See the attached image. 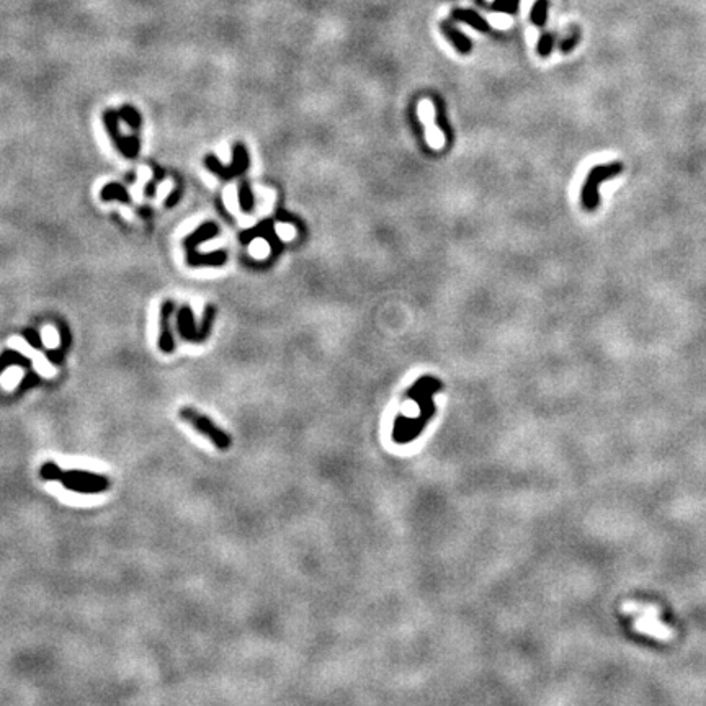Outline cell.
<instances>
[{
  "label": "cell",
  "mask_w": 706,
  "mask_h": 706,
  "mask_svg": "<svg viewBox=\"0 0 706 706\" xmlns=\"http://www.w3.org/2000/svg\"><path fill=\"white\" fill-rule=\"evenodd\" d=\"M39 477L43 481H59L61 486L77 494H100L110 489V479L103 474L87 470H63L53 461H46L39 468Z\"/></svg>",
  "instance_id": "obj_1"
},
{
  "label": "cell",
  "mask_w": 706,
  "mask_h": 706,
  "mask_svg": "<svg viewBox=\"0 0 706 706\" xmlns=\"http://www.w3.org/2000/svg\"><path fill=\"white\" fill-rule=\"evenodd\" d=\"M625 616L633 618V626L638 633L661 643L672 641L675 636L674 628L662 621L661 610L652 604H639V602H625L621 607Z\"/></svg>",
  "instance_id": "obj_2"
},
{
  "label": "cell",
  "mask_w": 706,
  "mask_h": 706,
  "mask_svg": "<svg viewBox=\"0 0 706 706\" xmlns=\"http://www.w3.org/2000/svg\"><path fill=\"white\" fill-rule=\"evenodd\" d=\"M178 417H180V420L185 422V424L193 427V429L197 430L200 435L208 438V440L213 443V445L218 448L219 451L229 450L231 445H233V438H231L228 432H226L224 429H221L219 425H216L208 415L198 412L197 409H195V407L182 406L178 409Z\"/></svg>",
  "instance_id": "obj_3"
},
{
  "label": "cell",
  "mask_w": 706,
  "mask_h": 706,
  "mask_svg": "<svg viewBox=\"0 0 706 706\" xmlns=\"http://www.w3.org/2000/svg\"><path fill=\"white\" fill-rule=\"evenodd\" d=\"M621 172H623L621 162H610V164H602V166H595L589 174H587L585 182L582 185V192H580V202L585 211H590L592 213V211L599 208L600 183L618 177Z\"/></svg>",
  "instance_id": "obj_4"
},
{
  "label": "cell",
  "mask_w": 706,
  "mask_h": 706,
  "mask_svg": "<svg viewBox=\"0 0 706 706\" xmlns=\"http://www.w3.org/2000/svg\"><path fill=\"white\" fill-rule=\"evenodd\" d=\"M249 154H247L245 151V147H244V144H241V142H237L234 149H233V164L231 166H223L218 161V157L213 156V154H208V156L205 157V166L209 169V172H213L218 175V177L221 178H224V180H231V178H234L236 175H239L242 172H245L247 167H249Z\"/></svg>",
  "instance_id": "obj_5"
},
{
  "label": "cell",
  "mask_w": 706,
  "mask_h": 706,
  "mask_svg": "<svg viewBox=\"0 0 706 706\" xmlns=\"http://www.w3.org/2000/svg\"><path fill=\"white\" fill-rule=\"evenodd\" d=\"M103 121H105L108 133H110V136L113 139V142H115V146L120 149V151L125 154L128 159L136 157L138 151H139V139L136 136H130V138L121 136L120 126H118V123H120L118 111H113V110L105 111L103 113Z\"/></svg>",
  "instance_id": "obj_6"
},
{
  "label": "cell",
  "mask_w": 706,
  "mask_h": 706,
  "mask_svg": "<svg viewBox=\"0 0 706 706\" xmlns=\"http://www.w3.org/2000/svg\"><path fill=\"white\" fill-rule=\"evenodd\" d=\"M174 303L166 301L161 308V336H159V348L164 353H172L175 350V340L170 329V317L174 312Z\"/></svg>",
  "instance_id": "obj_7"
},
{
  "label": "cell",
  "mask_w": 706,
  "mask_h": 706,
  "mask_svg": "<svg viewBox=\"0 0 706 706\" xmlns=\"http://www.w3.org/2000/svg\"><path fill=\"white\" fill-rule=\"evenodd\" d=\"M177 329L180 336H182L183 340H187V342H205L200 329L195 326L193 311L190 306H183L180 309L177 316Z\"/></svg>",
  "instance_id": "obj_8"
},
{
  "label": "cell",
  "mask_w": 706,
  "mask_h": 706,
  "mask_svg": "<svg viewBox=\"0 0 706 706\" xmlns=\"http://www.w3.org/2000/svg\"><path fill=\"white\" fill-rule=\"evenodd\" d=\"M218 234H219V228L214 223H211V221L209 223H205V224L200 226L197 231H193V233L183 241L185 249H187V255L193 254L200 244H203V242H206V241L214 239V237Z\"/></svg>",
  "instance_id": "obj_9"
},
{
  "label": "cell",
  "mask_w": 706,
  "mask_h": 706,
  "mask_svg": "<svg viewBox=\"0 0 706 706\" xmlns=\"http://www.w3.org/2000/svg\"><path fill=\"white\" fill-rule=\"evenodd\" d=\"M442 33L446 36V39L450 41L453 48H455L460 54H470L473 51V43L468 36L460 32L456 27H453L450 22H442L440 23Z\"/></svg>",
  "instance_id": "obj_10"
},
{
  "label": "cell",
  "mask_w": 706,
  "mask_h": 706,
  "mask_svg": "<svg viewBox=\"0 0 706 706\" xmlns=\"http://www.w3.org/2000/svg\"><path fill=\"white\" fill-rule=\"evenodd\" d=\"M451 18L456 20V22L470 25L471 28L477 30V32L481 33H487L489 30H491L486 20H484L477 12H474V10L470 8H455L451 12Z\"/></svg>",
  "instance_id": "obj_11"
},
{
  "label": "cell",
  "mask_w": 706,
  "mask_h": 706,
  "mask_svg": "<svg viewBox=\"0 0 706 706\" xmlns=\"http://www.w3.org/2000/svg\"><path fill=\"white\" fill-rule=\"evenodd\" d=\"M33 365L32 358L25 357L23 353H20L18 350L7 348L0 353V373H4L5 370L10 367H20V368H30Z\"/></svg>",
  "instance_id": "obj_12"
},
{
  "label": "cell",
  "mask_w": 706,
  "mask_h": 706,
  "mask_svg": "<svg viewBox=\"0 0 706 706\" xmlns=\"http://www.w3.org/2000/svg\"><path fill=\"white\" fill-rule=\"evenodd\" d=\"M275 236L276 234H275V231H273V228H272V221H265V223H260L259 226H255L254 229L244 231V233L241 234V242H242V244H249V242L252 239H254V237H265V239L269 241L270 244L280 247V244H278V239H276Z\"/></svg>",
  "instance_id": "obj_13"
},
{
  "label": "cell",
  "mask_w": 706,
  "mask_h": 706,
  "mask_svg": "<svg viewBox=\"0 0 706 706\" xmlns=\"http://www.w3.org/2000/svg\"><path fill=\"white\" fill-rule=\"evenodd\" d=\"M100 195H102L103 202H111V200H118V202H121V203H125V205H130L131 203V198H130V195H128L126 188L123 187V185H120V183L106 185V187L102 190Z\"/></svg>",
  "instance_id": "obj_14"
},
{
  "label": "cell",
  "mask_w": 706,
  "mask_h": 706,
  "mask_svg": "<svg viewBox=\"0 0 706 706\" xmlns=\"http://www.w3.org/2000/svg\"><path fill=\"white\" fill-rule=\"evenodd\" d=\"M548 10H549V0H537L533 4L532 12H530V20L535 27H544L546 20H548Z\"/></svg>",
  "instance_id": "obj_15"
},
{
  "label": "cell",
  "mask_w": 706,
  "mask_h": 706,
  "mask_svg": "<svg viewBox=\"0 0 706 706\" xmlns=\"http://www.w3.org/2000/svg\"><path fill=\"white\" fill-rule=\"evenodd\" d=\"M580 43V28L577 25H572L569 33L566 38L559 43V51L563 54H571L577 46Z\"/></svg>",
  "instance_id": "obj_16"
},
{
  "label": "cell",
  "mask_w": 706,
  "mask_h": 706,
  "mask_svg": "<svg viewBox=\"0 0 706 706\" xmlns=\"http://www.w3.org/2000/svg\"><path fill=\"white\" fill-rule=\"evenodd\" d=\"M556 44V33H543L540 36L537 44V53L541 58H549Z\"/></svg>",
  "instance_id": "obj_17"
},
{
  "label": "cell",
  "mask_w": 706,
  "mask_h": 706,
  "mask_svg": "<svg viewBox=\"0 0 706 706\" xmlns=\"http://www.w3.org/2000/svg\"><path fill=\"white\" fill-rule=\"evenodd\" d=\"M118 116H120V120L126 121L133 130L138 131L139 128H141V115H139L136 108H133L130 105L123 106L121 110H118Z\"/></svg>",
  "instance_id": "obj_18"
},
{
  "label": "cell",
  "mask_w": 706,
  "mask_h": 706,
  "mask_svg": "<svg viewBox=\"0 0 706 706\" xmlns=\"http://www.w3.org/2000/svg\"><path fill=\"white\" fill-rule=\"evenodd\" d=\"M239 205H241V208L242 211H245V213H250L252 209H254V195H252V190L249 187V182H241V187H239Z\"/></svg>",
  "instance_id": "obj_19"
},
{
  "label": "cell",
  "mask_w": 706,
  "mask_h": 706,
  "mask_svg": "<svg viewBox=\"0 0 706 706\" xmlns=\"http://www.w3.org/2000/svg\"><path fill=\"white\" fill-rule=\"evenodd\" d=\"M39 384H41V376L38 373H35V371H28V373L23 376V379L20 381V384L17 386V394L20 396L27 393V391L33 389Z\"/></svg>",
  "instance_id": "obj_20"
},
{
  "label": "cell",
  "mask_w": 706,
  "mask_h": 706,
  "mask_svg": "<svg viewBox=\"0 0 706 706\" xmlns=\"http://www.w3.org/2000/svg\"><path fill=\"white\" fill-rule=\"evenodd\" d=\"M518 4L520 0H494L492 8L507 15H515L518 10Z\"/></svg>",
  "instance_id": "obj_21"
},
{
  "label": "cell",
  "mask_w": 706,
  "mask_h": 706,
  "mask_svg": "<svg viewBox=\"0 0 706 706\" xmlns=\"http://www.w3.org/2000/svg\"><path fill=\"white\" fill-rule=\"evenodd\" d=\"M164 177H166V172H164V169L154 166V178L151 180V182L147 183V187L144 188V193H146V197L152 198L154 195H156V187H157L159 183L162 182Z\"/></svg>",
  "instance_id": "obj_22"
},
{
  "label": "cell",
  "mask_w": 706,
  "mask_h": 706,
  "mask_svg": "<svg viewBox=\"0 0 706 706\" xmlns=\"http://www.w3.org/2000/svg\"><path fill=\"white\" fill-rule=\"evenodd\" d=\"M22 336H23L25 340H27V343L32 348H36V350L43 348V342H41V336H39V332L36 331V329H32V327L25 329V331L22 332Z\"/></svg>",
  "instance_id": "obj_23"
},
{
  "label": "cell",
  "mask_w": 706,
  "mask_h": 706,
  "mask_svg": "<svg viewBox=\"0 0 706 706\" xmlns=\"http://www.w3.org/2000/svg\"><path fill=\"white\" fill-rule=\"evenodd\" d=\"M44 355H46V358H48V362H51L53 365H61V363L64 362V358H66V353L61 348L46 350Z\"/></svg>",
  "instance_id": "obj_24"
},
{
  "label": "cell",
  "mask_w": 706,
  "mask_h": 706,
  "mask_svg": "<svg viewBox=\"0 0 706 706\" xmlns=\"http://www.w3.org/2000/svg\"><path fill=\"white\" fill-rule=\"evenodd\" d=\"M180 197H182V187H178V188H175L172 193H170V197L167 198V202H166V206L167 208H172V206H175L178 203V200Z\"/></svg>",
  "instance_id": "obj_25"
},
{
  "label": "cell",
  "mask_w": 706,
  "mask_h": 706,
  "mask_svg": "<svg viewBox=\"0 0 706 706\" xmlns=\"http://www.w3.org/2000/svg\"><path fill=\"white\" fill-rule=\"evenodd\" d=\"M139 214H141V216H146V218H149V216H151V208H147V206H144V208L139 209Z\"/></svg>",
  "instance_id": "obj_26"
},
{
  "label": "cell",
  "mask_w": 706,
  "mask_h": 706,
  "mask_svg": "<svg viewBox=\"0 0 706 706\" xmlns=\"http://www.w3.org/2000/svg\"><path fill=\"white\" fill-rule=\"evenodd\" d=\"M135 180H136V174H128L126 175V183L131 185L133 182H135Z\"/></svg>",
  "instance_id": "obj_27"
}]
</instances>
